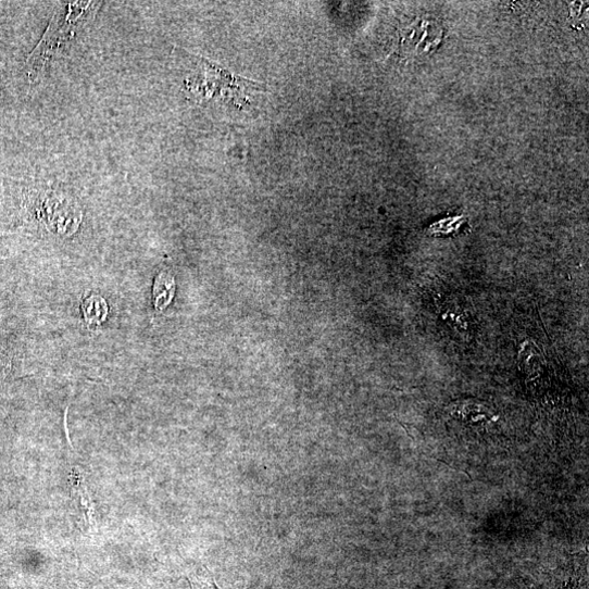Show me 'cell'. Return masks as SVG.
Listing matches in <instances>:
<instances>
[{
  "label": "cell",
  "instance_id": "cell-5",
  "mask_svg": "<svg viewBox=\"0 0 589 589\" xmlns=\"http://www.w3.org/2000/svg\"><path fill=\"white\" fill-rule=\"evenodd\" d=\"M83 315L86 324L91 330L100 329L109 317L106 301L99 294H91L83 303Z\"/></svg>",
  "mask_w": 589,
  "mask_h": 589
},
{
  "label": "cell",
  "instance_id": "cell-2",
  "mask_svg": "<svg viewBox=\"0 0 589 589\" xmlns=\"http://www.w3.org/2000/svg\"><path fill=\"white\" fill-rule=\"evenodd\" d=\"M99 5V3H70L67 4V14L57 13L42 41L29 57L30 78L39 77L51 57L58 52L62 45L74 38L80 22L88 17L91 18L92 14L95 15L93 10Z\"/></svg>",
  "mask_w": 589,
  "mask_h": 589
},
{
  "label": "cell",
  "instance_id": "cell-4",
  "mask_svg": "<svg viewBox=\"0 0 589 589\" xmlns=\"http://www.w3.org/2000/svg\"><path fill=\"white\" fill-rule=\"evenodd\" d=\"M176 290L175 278L168 271H162L153 286V302L155 311L162 313L173 301Z\"/></svg>",
  "mask_w": 589,
  "mask_h": 589
},
{
  "label": "cell",
  "instance_id": "cell-3",
  "mask_svg": "<svg viewBox=\"0 0 589 589\" xmlns=\"http://www.w3.org/2000/svg\"><path fill=\"white\" fill-rule=\"evenodd\" d=\"M48 205L47 218L52 229L61 235H71L78 228L82 213L76 206L64 201H53Z\"/></svg>",
  "mask_w": 589,
  "mask_h": 589
},
{
  "label": "cell",
  "instance_id": "cell-7",
  "mask_svg": "<svg viewBox=\"0 0 589 589\" xmlns=\"http://www.w3.org/2000/svg\"><path fill=\"white\" fill-rule=\"evenodd\" d=\"M556 589H578L577 581H572V580L564 581L562 582V585H559Z\"/></svg>",
  "mask_w": 589,
  "mask_h": 589
},
{
  "label": "cell",
  "instance_id": "cell-6",
  "mask_svg": "<svg viewBox=\"0 0 589 589\" xmlns=\"http://www.w3.org/2000/svg\"><path fill=\"white\" fill-rule=\"evenodd\" d=\"M0 353V381L4 380L10 372L11 364L7 358Z\"/></svg>",
  "mask_w": 589,
  "mask_h": 589
},
{
  "label": "cell",
  "instance_id": "cell-1",
  "mask_svg": "<svg viewBox=\"0 0 589 589\" xmlns=\"http://www.w3.org/2000/svg\"><path fill=\"white\" fill-rule=\"evenodd\" d=\"M201 78L189 80L187 87L199 99H222L234 108L250 105V97L262 92V85L236 76L217 64L196 57Z\"/></svg>",
  "mask_w": 589,
  "mask_h": 589
}]
</instances>
